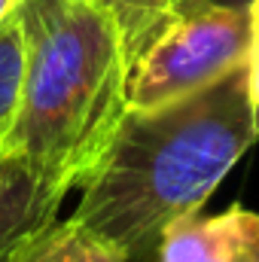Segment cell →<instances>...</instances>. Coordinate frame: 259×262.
<instances>
[{
    "label": "cell",
    "instance_id": "cell-4",
    "mask_svg": "<svg viewBox=\"0 0 259 262\" xmlns=\"http://www.w3.org/2000/svg\"><path fill=\"white\" fill-rule=\"evenodd\" d=\"M156 262H259V213L241 204L213 216L195 210L165 232Z\"/></svg>",
    "mask_w": 259,
    "mask_h": 262
},
{
    "label": "cell",
    "instance_id": "cell-8",
    "mask_svg": "<svg viewBox=\"0 0 259 262\" xmlns=\"http://www.w3.org/2000/svg\"><path fill=\"white\" fill-rule=\"evenodd\" d=\"M21 28L18 12L12 9L0 21V152L9 143V128L18 107V82H21Z\"/></svg>",
    "mask_w": 259,
    "mask_h": 262
},
{
    "label": "cell",
    "instance_id": "cell-9",
    "mask_svg": "<svg viewBox=\"0 0 259 262\" xmlns=\"http://www.w3.org/2000/svg\"><path fill=\"white\" fill-rule=\"evenodd\" d=\"M247 89H250V104H253V116L259 125V28H253V40L247 52Z\"/></svg>",
    "mask_w": 259,
    "mask_h": 262
},
{
    "label": "cell",
    "instance_id": "cell-2",
    "mask_svg": "<svg viewBox=\"0 0 259 262\" xmlns=\"http://www.w3.org/2000/svg\"><path fill=\"white\" fill-rule=\"evenodd\" d=\"M21 82L6 149L49 183L82 186L128 113L131 58L101 0H18Z\"/></svg>",
    "mask_w": 259,
    "mask_h": 262
},
{
    "label": "cell",
    "instance_id": "cell-11",
    "mask_svg": "<svg viewBox=\"0 0 259 262\" xmlns=\"http://www.w3.org/2000/svg\"><path fill=\"white\" fill-rule=\"evenodd\" d=\"M15 6H18V0H0V21H3V18H6Z\"/></svg>",
    "mask_w": 259,
    "mask_h": 262
},
{
    "label": "cell",
    "instance_id": "cell-1",
    "mask_svg": "<svg viewBox=\"0 0 259 262\" xmlns=\"http://www.w3.org/2000/svg\"><path fill=\"white\" fill-rule=\"evenodd\" d=\"M256 137L247 61L186 98L128 107L73 220L122 262H156L165 232L204 207Z\"/></svg>",
    "mask_w": 259,
    "mask_h": 262
},
{
    "label": "cell",
    "instance_id": "cell-7",
    "mask_svg": "<svg viewBox=\"0 0 259 262\" xmlns=\"http://www.w3.org/2000/svg\"><path fill=\"white\" fill-rule=\"evenodd\" d=\"M101 3L116 15L122 28L131 67L171 21V6H174V0H101Z\"/></svg>",
    "mask_w": 259,
    "mask_h": 262
},
{
    "label": "cell",
    "instance_id": "cell-5",
    "mask_svg": "<svg viewBox=\"0 0 259 262\" xmlns=\"http://www.w3.org/2000/svg\"><path fill=\"white\" fill-rule=\"evenodd\" d=\"M64 195L21 152H0V262H12L40 229L58 220Z\"/></svg>",
    "mask_w": 259,
    "mask_h": 262
},
{
    "label": "cell",
    "instance_id": "cell-3",
    "mask_svg": "<svg viewBox=\"0 0 259 262\" xmlns=\"http://www.w3.org/2000/svg\"><path fill=\"white\" fill-rule=\"evenodd\" d=\"M250 6L207 3L174 15L131 67L128 107H159L186 98L247 61Z\"/></svg>",
    "mask_w": 259,
    "mask_h": 262
},
{
    "label": "cell",
    "instance_id": "cell-10",
    "mask_svg": "<svg viewBox=\"0 0 259 262\" xmlns=\"http://www.w3.org/2000/svg\"><path fill=\"white\" fill-rule=\"evenodd\" d=\"M207 3H226V6H250V0H174L171 6V18L180 12H189L195 6H207Z\"/></svg>",
    "mask_w": 259,
    "mask_h": 262
},
{
    "label": "cell",
    "instance_id": "cell-12",
    "mask_svg": "<svg viewBox=\"0 0 259 262\" xmlns=\"http://www.w3.org/2000/svg\"><path fill=\"white\" fill-rule=\"evenodd\" d=\"M250 18H253V28H259V0H250Z\"/></svg>",
    "mask_w": 259,
    "mask_h": 262
},
{
    "label": "cell",
    "instance_id": "cell-6",
    "mask_svg": "<svg viewBox=\"0 0 259 262\" xmlns=\"http://www.w3.org/2000/svg\"><path fill=\"white\" fill-rule=\"evenodd\" d=\"M12 262H122L113 247H107L79 220H52L40 229Z\"/></svg>",
    "mask_w": 259,
    "mask_h": 262
}]
</instances>
